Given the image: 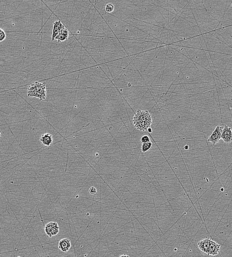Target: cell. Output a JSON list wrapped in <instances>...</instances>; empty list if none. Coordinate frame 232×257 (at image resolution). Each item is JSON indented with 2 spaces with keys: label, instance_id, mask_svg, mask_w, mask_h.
<instances>
[{
  "label": "cell",
  "instance_id": "1",
  "mask_svg": "<svg viewBox=\"0 0 232 257\" xmlns=\"http://www.w3.org/2000/svg\"><path fill=\"white\" fill-rule=\"evenodd\" d=\"M152 123L151 115L148 111L138 110L133 118L134 127L140 131H145Z\"/></svg>",
  "mask_w": 232,
  "mask_h": 257
},
{
  "label": "cell",
  "instance_id": "2",
  "mask_svg": "<svg viewBox=\"0 0 232 257\" xmlns=\"http://www.w3.org/2000/svg\"><path fill=\"white\" fill-rule=\"evenodd\" d=\"M27 96L29 97H35L43 100L47 97V90L45 84L36 82L31 84L27 90Z\"/></svg>",
  "mask_w": 232,
  "mask_h": 257
},
{
  "label": "cell",
  "instance_id": "3",
  "mask_svg": "<svg viewBox=\"0 0 232 257\" xmlns=\"http://www.w3.org/2000/svg\"><path fill=\"white\" fill-rule=\"evenodd\" d=\"M44 231L46 234L49 238H52L58 234L59 227L56 222H51L46 224L44 227Z\"/></svg>",
  "mask_w": 232,
  "mask_h": 257
},
{
  "label": "cell",
  "instance_id": "4",
  "mask_svg": "<svg viewBox=\"0 0 232 257\" xmlns=\"http://www.w3.org/2000/svg\"><path fill=\"white\" fill-rule=\"evenodd\" d=\"M223 126H218L215 128L213 133L209 137L207 142L211 143L213 145H215L221 139V135L223 131Z\"/></svg>",
  "mask_w": 232,
  "mask_h": 257
},
{
  "label": "cell",
  "instance_id": "5",
  "mask_svg": "<svg viewBox=\"0 0 232 257\" xmlns=\"http://www.w3.org/2000/svg\"><path fill=\"white\" fill-rule=\"evenodd\" d=\"M221 139L227 144L232 142V130L231 128L226 125L224 127L222 132Z\"/></svg>",
  "mask_w": 232,
  "mask_h": 257
},
{
  "label": "cell",
  "instance_id": "6",
  "mask_svg": "<svg viewBox=\"0 0 232 257\" xmlns=\"http://www.w3.org/2000/svg\"><path fill=\"white\" fill-rule=\"evenodd\" d=\"M65 25L61 22L60 20L55 21L53 23V28H52V34H51V39L52 41H54L55 38H56L58 34L62 31Z\"/></svg>",
  "mask_w": 232,
  "mask_h": 257
},
{
  "label": "cell",
  "instance_id": "7",
  "mask_svg": "<svg viewBox=\"0 0 232 257\" xmlns=\"http://www.w3.org/2000/svg\"><path fill=\"white\" fill-rule=\"evenodd\" d=\"M221 245L216 242L210 239L209 246V251L207 255L215 256L219 253L220 250Z\"/></svg>",
  "mask_w": 232,
  "mask_h": 257
},
{
  "label": "cell",
  "instance_id": "8",
  "mask_svg": "<svg viewBox=\"0 0 232 257\" xmlns=\"http://www.w3.org/2000/svg\"><path fill=\"white\" fill-rule=\"evenodd\" d=\"M71 247V243L69 239L67 238H63L59 241L58 243L59 249L66 253L69 251Z\"/></svg>",
  "mask_w": 232,
  "mask_h": 257
},
{
  "label": "cell",
  "instance_id": "9",
  "mask_svg": "<svg viewBox=\"0 0 232 257\" xmlns=\"http://www.w3.org/2000/svg\"><path fill=\"white\" fill-rule=\"evenodd\" d=\"M210 239L207 238L204 239L202 240L199 241L198 244L199 249L203 252L204 253L208 254L209 251V243H210Z\"/></svg>",
  "mask_w": 232,
  "mask_h": 257
},
{
  "label": "cell",
  "instance_id": "10",
  "mask_svg": "<svg viewBox=\"0 0 232 257\" xmlns=\"http://www.w3.org/2000/svg\"><path fill=\"white\" fill-rule=\"evenodd\" d=\"M40 142L44 146H50L53 142L52 135L50 133H46L42 135L40 137Z\"/></svg>",
  "mask_w": 232,
  "mask_h": 257
},
{
  "label": "cell",
  "instance_id": "11",
  "mask_svg": "<svg viewBox=\"0 0 232 257\" xmlns=\"http://www.w3.org/2000/svg\"><path fill=\"white\" fill-rule=\"evenodd\" d=\"M69 34V30L66 26H65L62 30V31L60 32V33L58 34V35L55 38V40H56L58 43L64 42L68 39Z\"/></svg>",
  "mask_w": 232,
  "mask_h": 257
},
{
  "label": "cell",
  "instance_id": "12",
  "mask_svg": "<svg viewBox=\"0 0 232 257\" xmlns=\"http://www.w3.org/2000/svg\"><path fill=\"white\" fill-rule=\"evenodd\" d=\"M152 143L150 142L147 143H142V146H141V150L143 152H147L149 151V150L151 148L152 146Z\"/></svg>",
  "mask_w": 232,
  "mask_h": 257
},
{
  "label": "cell",
  "instance_id": "13",
  "mask_svg": "<svg viewBox=\"0 0 232 257\" xmlns=\"http://www.w3.org/2000/svg\"><path fill=\"white\" fill-rule=\"evenodd\" d=\"M114 9H115V7L112 4H107L105 7V10L106 12H107L108 13L112 12L114 11Z\"/></svg>",
  "mask_w": 232,
  "mask_h": 257
},
{
  "label": "cell",
  "instance_id": "14",
  "mask_svg": "<svg viewBox=\"0 0 232 257\" xmlns=\"http://www.w3.org/2000/svg\"><path fill=\"white\" fill-rule=\"evenodd\" d=\"M6 38V34L3 29L0 28V42H2Z\"/></svg>",
  "mask_w": 232,
  "mask_h": 257
},
{
  "label": "cell",
  "instance_id": "15",
  "mask_svg": "<svg viewBox=\"0 0 232 257\" xmlns=\"http://www.w3.org/2000/svg\"><path fill=\"white\" fill-rule=\"evenodd\" d=\"M141 142L142 143H147L150 142V138L148 136L145 135L142 136L141 139Z\"/></svg>",
  "mask_w": 232,
  "mask_h": 257
},
{
  "label": "cell",
  "instance_id": "16",
  "mask_svg": "<svg viewBox=\"0 0 232 257\" xmlns=\"http://www.w3.org/2000/svg\"><path fill=\"white\" fill-rule=\"evenodd\" d=\"M89 192L91 194L94 195L97 192V190L94 187H91L89 189Z\"/></svg>",
  "mask_w": 232,
  "mask_h": 257
},
{
  "label": "cell",
  "instance_id": "17",
  "mask_svg": "<svg viewBox=\"0 0 232 257\" xmlns=\"http://www.w3.org/2000/svg\"><path fill=\"white\" fill-rule=\"evenodd\" d=\"M148 132H152V129L151 128H148Z\"/></svg>",
  "mask_w": 232,
  "mask_h": 257
},
{
  "label": "cell",
  "instance_id": "18",
  "mask_svg": "<svg viewBox=\"0 0 232 257\" xmlns=\"http://www.w3.org/2000/svg\"><path fill=\"white\" fill-rule=\"evenodd\" d=\"M119 257H129V256L127 255H121Z\"/></svg>",
  "mask_w": 232,
  "mask_h": 257
},
{
  "label": "cell",
  "instance_id": "19",
  "mask_svg": "<svg viewBox=\"0 0 232 257\" xmlns=\"http://www.w3.org/2000/svg\"><path fill=\"white\" fill-rule=\"evenodd\" d=\"M184 148H185V150H188V148H189V146H185V147H184Z\"/></svg>",
  "mask_w": 232,
  "mask_h": 257
},
{
  "label": "cell",
  "instance_id": "20",
  "mask_svg": "<svg viewBox=\"0 0 232 257\" xmlns=\"http://www.w3.org/2000/svg\"><path fill=\"white\" fill-rule=\"evenodd\" d=\"M1 131H0V138H1Z\"/></svg>",
  "mask_w": 232,
  "mask_h": 257
}]
</instances>
